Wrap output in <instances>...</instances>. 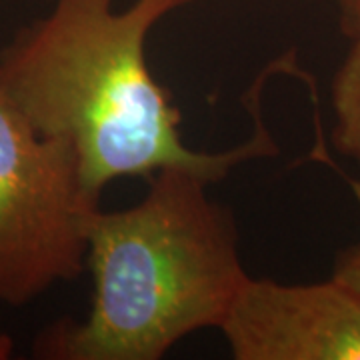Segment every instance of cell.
<instances>
[{
	"instance_id": "5b68a950",
	"label": "cell",
	"mask_w": 360,
	"mask_h": 360,
	"mask_svg": "<svg viewBox=\"0 0 360 360\" xmlns=\"http://www.w3.org/2000/svg\"><path fill=\"white\" fill-rule=\"evenodd\" d=\"M330 104L335 146L360 167V28L333 78Z\"/></svg>"
},
{
	"instance_id": "6da1fadb",
	"label": "cell",
	"mask_w": 360,
	"mask_h": 360,
	"mask_svg": "<svg viewBox=\"0 0 360 360\" xmlns=\"http://www.w3.org/2000/svg\"><path fill=\"white\" fill-rule=\"evenodd\" d=\"M191 0H54L44 18L20 28L0 51V92L44 136L75 148L84 191L101 202L118 179L184 168L212 182L248 160L278 155L252 96L257 129L243 144L206 153L180 134V110L153 77L146 40Z\"/></svg>"
},
{
	"instance_id": "52a82bcc",
	"label": "cell",
	"mask_w": 360,
	"mask_h": 360,
	"mask_svg": "<svg viewBox=\"0 0 360 360\" xmlns=\"http://www.w3.org/2000/svg\"><path fill=\"white\" fill-rule=\"evenodd\" d=\"M338 11V20L345 37H352L360 28V0H330Z\"/></svg>"
},
{
	"instance_id": "ba28073f",
	"label": "cell",
	"mask_w": 360,
	"mask_h": 360,
	"mask_svg": "<svg viewBox=\"0 0 360 360\" xmlns=\"http://www.w3.org/2000/svg\"><path fill=\"white\" fill-rule=\"evenodd\" d=\"M13 352V340L8 335H0V360H6Z\"/></svg>"
},
{
	"instance_id": "7a4b0ae2",
	"label": "cell",
	"mask_w": 360,
	"mask_h": 360,
	"mask_svg": "<svg viewBox=\"0 0 360 360\" xmlns=\"http://www.w3.org/2000/svg\"><path fill=\"white\" fill-rule=\"evenodd\" d=\"M141 202L89 217L92 302L34 340L49 360H158L182 338L219 328L248 278L232 212L184 168L148 176Z\"/></svg>"
},
{
	"instance_id": "8992f818",
	"label": "cell",
	"mask_w": 360,
	"mask_h": 360,
	"mask_svg": "<svg viewBox=\"0 0 360 360\" xmlns=\"http://www.w3.org/2000/svg\"><path fill=\"white\" fill-rule=\"evenodd\" d=\"M333 276L360 295V245L350 246L336 257Z\"/></svg>"
},
{
	"instance_id": "3957f363",
	"label": "cell",
	"mask_w": 360,
	"mask_h": 360,
	"mask_svg": "<svg viewBox=\"0 0 360 360\" xmlns=\"http://www.w3.org/2000/svg\"><path fill=\"white\" fill-rule=\"evenodd\" d=\"M75 148L44 136L0 92V302L25 307L86 266L89 217Z\"/></svg>"
},
{
	"instance_id": "277c9868",
	"label": "cell",
	"mask_w": 360,
	"mask_h": 360,
	"mask_svg": "<svg viewBox=\"0 0 360 360\" xmlns=\"http://www.w3.org/2000/svg\"><path fill=\"white\" fill-rule=\"evenodd\" d=\"M219 330L236 360H360V295L248 274Z\"/></svg>"
}]
</instances>
